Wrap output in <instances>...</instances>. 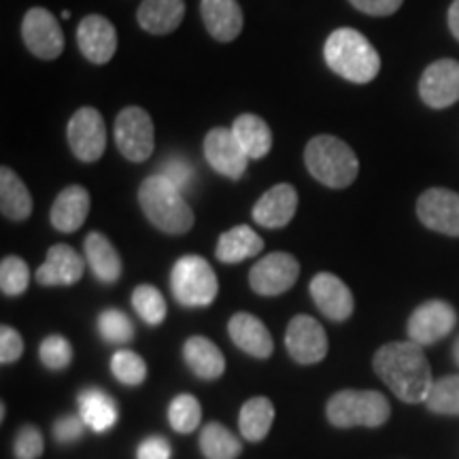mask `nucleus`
<instances>
[{
    "label": "nucleus",
    "mask_w": 459,
    "mask_h": 459,
    "mask_svg": "<svg viewBox=\"0 0 459 459\" xmlns=\"http://www.w3.org/2000/svg\"><path fill=\"white\" fill-rule=\"evenodd\" d=\"M170 445L162 436H149L139 446V459H170Z\"/></svg>",
    "instance_id": "c03bdc74"
},
{
    "label": "nucleus",
    "mask_w": 459,
    "mask_h": 459,
    "mask_svg": "<svg viewBox=\"0 0 459 459\" xmlns=\"http://www.w3.org/2000/svg\"><path fill=\"white\" fill-rule=\"evenodd\" d=\"M172 296L183 307H209L220 291L211 264L200 255H183L170 274Z\"/></svg>",
    "instance_id": "423d86ee"
},
{
    "label": "nucleus",
    "mask_w": 459,
    "mask_h": 459,
    "mask_svg": "<svg viewBox=\"0 0 459 459\" xmlns=\"http://www.w3.org/2000/svg\"><path fill=\"white\" fill-rule=\"evenodd\" d=\"M0 211L13 221H24L32 213V196L26 183L7 166L0 169Z\"/></svg>",
    "instance_id": "bb28decb"
},
{
    "label": "nucleus",
    "mask_w": 459,
    "mask_h": 459,
    "mask_svg": "<svg viewBox=\"0 0 459 459\" xmlns=\"http://www.w3.org/2000/svg\"><path fill=\"white\" fill-rule=\"evenodd\" d=\"M426 406L436 415H459V375H449L434 381Z\"/></svg>",
    "instance_id": "2f4dec72"
},
{
    "label": "nucleus",
    "mask_w": 459,
    "mask_h": 459,
    "mask_svg": "<svg viewBox=\"0 0 459 459\" xmlns=\"http://www.w3.org/2000/svg\"><path fill=\"white\" fill-rule=\"evenodd\" d=\"M90 192L82 186H68L57 194L54 206H51V226L60 232L71 234L77 232L79 228L83 226L85 220H88L90 213Z\"/></svg>",
    "instance_id": "412c9836"
},
{
    "label": "nucleus",
    "mask_w": 459,
    "mask_h": 459,
    "mask_svg": "<svg viewBox=\"0 0 459 459\" xmlns=\"http://www.w3.org/2000/svg\"><path fill=\"white\" fill-rule=\"evenodd\" d=\"M186 17L183 0H143L136 20L149 34H170L181 26Z\"/></svg>",
    "instance_id": "b1692460"
},
{
    "label": "nucleus",
    "mask_w": 459,
    "mask_h": 459,
    "mask_svg": "<svg viewBox=\"0 0 459 459\" xmlns=\"http://www.w3.org/2000/svg\"><path fill=\"white\" fill-rule=\"evenodd\" d=\"M304 164L315 179L332 189L349 187L359 172V160L353 149L332 134H319L308 141Z\"/></svg>",
    "instance_id": "20e7f679"
},
{
    "label": "nucleus",
    "mask_w": 459,
    "mask_h": 459,
    "mask_svg": "<svg viewBox=\"0 0 459 459\" xmlns=\"http://www.w3.org/2000/svg\"><path fill=\"white\" fill-rule=\"evenodd\" d=\"M160 175L164 179H169L177 189H181V192H186L194 183V169L183 156H172L164 160V164L160 166Z\"/></svg>",
    "instance_id": "ea45409f"
},
{
    "label": "nucleus",
    "mask_w": 459,
    "mask_h": 459,
    "mask_svg": "<svg viewBox=\"0 0 459 459\" xmlns=\"http://www.w3.org/2000/svg\"><path fill=\"white\" fill-rule=\"evenodd\" d=\"M298 277H300V264L296 257L285 251H274L251 268L249 285L260 296H281L294 287Z\"/></svg>",
    "instance_id": "1a4fd4ad"
},
{
    "label": "nucleus",
    "mask_w": 459,
    "mask_h": 459,
    "mask_svg": "<svg viewBox=\"0 0 459 459\" xmlns=\"http://www.w3.org/2000/svg\"><path fill=\"white\" fill-rule=\"evenodd\" d=\"M183 359L198 378L215 381L226 370V358L213 341L204 336H192L183 344Z\"/></svg>",
    "instance_id": "5701e85b"
},
{
    "label": "nucleus",
    "mask_w": 459,
    "mask_h": 459,
    "mask_svg": "<svg viewBox=\"0 0 459 459\" xmlns=\"http://www.w3.org/2000/svg\"><path fill=\"white\" fill-rule=\"evenodd\" d=\"M349 3L366 15L387 17V15H394L395 11L402 7L404 0H349Z\"/></svg>",
    "instance_id": "37998d69"
},
{
    "label": "nucleus",
    "mask_w": 459,
    "mask_h": 459,
    "mask_svg": "<svg viewBox=\"0 0 459 459\" xmlns=\"http://www.w3.org/2000/svg\"><path fill=\"white\" fill-rule=\"evenodd\" d=\"M325 415L334 428H378L392 415V406L375 389H342L328 400Z\"/></svg>",
    "instance_id": "39448f33"
},
{
    "label": "nucleus",
    "mask_w": 459,
    "mask_h": 459,
    "mask_svg": "<svg viewBox=\"0 0 459 459\" xmlns=\"http://www.w3.org/2000/svg\"><path fill=\"white\" fill-rule=\"evenodd\" d=\"M311 296L325 317L332 321H347L353 315V294L336 274L319 273L311 281Z\"/></svg>",
    "instance_id": "f3484780"
},
{
    "label": "nucleus",
    "mask_w": 459,
    "mask_h": 459,
    "mask_svg": "<svg viewBox=\"0 0 459 459\" xmlns=\"http://www.w3.org/2000/svg\"><path fill=\"white\" fill-rule=\"evenodd\" d=\"M111 370H113L115 378L128 387L141 385V383L147 378L145 359H143L139 353L128 351V349H122V351H117L113 355Z\"/></svg>",
    "instance_id": "f704fd0d"
},
{
    "label": "nucleus",
    "mask_w": 459,
    "mask_h": 459,
    "mask_svg": "<svg viewBox=\"0 0 459 459\" xmlns=\"http://www.w3.org/2000/svg\"><path fill=\"white\" fill-rule=\"evenodd\" d=\"M24 353V338L20 336V332L9 328V325H3L0 328V361L4 366L13 364L22 358Z\"/></svg>",
    "instance_id": "a19ab883"
},
{
    "label": "nucleus",
    "mask_w": 459,
    "mask_h": 459,
    "mask_svg": "<svg viewBox=\"0 0 459 459\" xmlns=\"http://www.w3.org/2000/svg\"><path fill=\"white\" fill-rule=\"evenodd\" d=\"M77 45L91 65H107L117 51V32L102 15H85L77 28Z\"/></svg>",
    "instance_id": "dca6fc26"
},
{
    "label": "nucleus",
    "mask_w": 459,
    "mask_h": 459,
    "mask_svg": "<svg viewBox=\"0 0 459 459\" xmlns=\"http://www.w3.org/2000/svg\"><path fill=\"white\" fill-rule=\"evenodd\" d=\"M200 419H203V409L194 395L181 394L170 402L169 421L175 432L192 434L200 426Z\"/></svg>",
    "instance_id": "72a5a7b5"
},
{
    "label": "nucleus",
    "mask_w": 459,
    "mask_h": 459,
    "mask_svg": "<svg viewBox=\"0 0 459 459\" xmlns=\"http://www.w3.org/2000/svg\"><path fill=\"white\" fill-rule=\"evenodd\" d=\"M232 132L237 136L240 147L245 149V153L249 160H260L268 156L273 147V132L271 126L264 122L262 117H257L254 113H245L240 117L234 119Z\"/></svg>",
    "instance_id": "cd10ccee"
},
{
    "label": "nucleus",
    "mask_w": 459,
    "mask_h": 459,
    "mask_svg": "<svg viewBox=\"0 0 459 459\" xmlns=\"http://www.w3.org/2000/svg\"><path fill=\"white\" fill-rule=\"evenodd\" d=\"M68 145L74 158L82 162H96L107 149V126L100 111L94 107H83L73 115L66 128Z\"/></svg>",
    "instance_id": "6e6552de"
},
{
    "label": "nucleus",
    "mask_w": 459,
    "mask_h": 459,
    "mask_svg": "<svg viewBox=\"0 0 459 459\" xmlns=\"http://www.w3.org/2000/svg\"><path fill=\"white\" fill-rule=\"evenodd\" d=\"M85 260H88L91 273L100 283L111 285L122 277V257H119L117 249H115L111 240L105 234L91 232L85 238Z\"/></svg>",
    "instance_id": "393cba45"
},
{
    "label": "nucleus",
    "mask_w": 459,
    "mask_h": 459,
    "mask_svg": "<svg viewBox=\"0 0 459 459\" xmlns=\"http://www.w3.org/2000/svg\"><path fill=\"white\" fill-rule=\"evenodd\" d=\"M200 451L206 459H237L243 453V443L226 426L211 421L200 432Z\"/></svg>",
    "instance_id": "7c9ffc66"
},
{
    "label": "nucleus",
    "mask_w": 459,
    "mask_h": 459,
    "mask_svg": "<svg viewBox=\"0 0 459 459\" xmlns=\"http://www.w3.org/2000/svg\"><path fill=\"white\" fill-rule=\"evenodd\" d=\"M449 28H451L453 37L459 41V0H455L449 9Z\"/></svg>",
    "instance_id": "a18cd8bd"
},
{
    "label": "nucleus",
    "mask_w": 459,
    "mask_h": 459,
    "mask_svg": "<svg viewBox=\"0 0 459 459\" xmlns=\"http://www.w3.org/2000/svg\"><path fill=\"white\" fill-rule=\"evenodd\" d=\"M421 223L446 237H459V194L445 187H432L417 200Z\"/></svg>",
    "instance_id": "ddd939ff"
},
{
    "label": "nucleus",
    "mask_w": 459,
    "mask_h": 459,
    "mask_svg": "<svg viewBox=\"0 0 459 459\" xmlns=\"http://www.w3.org/2000/svg\"><path fill=\"white\" fill-rule=\"evenodd\" d=\"M455 324L457 313L449 302L429 300L412 311L406 330H409V338L412 342L426 347V344H434L449 336Z\"/></svg>",
    "instance_id": "9b49d317"
},
{
    "label": "nucleus",
    "mask_w": 459,
    "mask_h": 459,
    "mask_svg": "<svg viewBox=\"0 0 459 459\" xmlns=\"http://www.w3.org/2000/svg\"><path fill=\"white\" fill-rule=\"evenodd\" d=\"M45 451L43 436L34 426H24L15 434L13 453L17 459H39Z\"/></svg>",
    "instance_id": "58836bf2"
},
{
    "label": "nucleus",
    "mask_w": 459,
    "mask_h": 459,
    "mask_svg": "<svg viewBox=\"0 0 459 459\" xmlns=\"http://www.w3.org/2000/svg\"><path fill=\"white\" fill-rule=\"evenodd\" d=\"M83 429H85V421L82 419V415H65L56 421L54 436H56L57 443L71 445V443H77V440L82 438Z\"/></svg>",
    "instance_id": "79ce46f5"
},
{
    "label": "nucleus",
    "mask_w": 459,
    "mask_h": 459,
    "mask_svg": "<svg viewBox=\"0 0 459 459\" xmlns=\"http://www.w3.org/2000/svg\"><path fill=\"white\" fill-rule=\"evenodd\" d=\"M22 39L32 56L41 60H56L65 51V34L56 15L43 7H34L22 22Z\"/></svg>",
    "instance_id": "9d476101"
},
{
    "label": "nucleus",
    "mask_w": 459,
    "mask_h": 459,
    "mask_svg": "<svg viewBox=\"0 0 459 459\" xmlns=\"http://www.w3.org/2000/svg\"><path fill=\"white\" fill-rule=\"evenodd\" d=\"M99 334L107 342L124 344L134 338V325L126 313L117 311V308H107L99 317Z\"/></svg>",
    "instance_id": "e433bc0d"
},
{
    "label": "nucleus",
    "mask_w": 459,
    "mask_h": 459,
    "mask_svg": "<svg viewBox=\"0 0 459 459\" xmlns=\"http://www.w3.org/2000/svg\"><path fill=\"white\" fill-rule=\"evenodd\" d=\"M30 283V268L17 255H7L0 262V290L7 296H20Z\"/></svg>",
    "instance_id": "c9c22d12"
},
{
    "label": "nucleus",
    "mask_w": 459,
    "mask_h": 459,
    "mask_svg": "<svg viewBox=\"0 0 459 459\" xmlns=\"http://www.w3.org/2000/svg\"><path fill=\"white\" fill-rule=\"evenodd\" d=\"M298 211V192L290 183H279L268 189L254 204V221L264 228H285Z\"/></svg>",
    "instance_id": "a211bd4d"
},
{
    "label": "nucleus",
    "mask_w": 459,
    "mask_h": 459,
    "mask_svg": "<svg viewBox=\"0 0 459 459\" xmlns=\"http://www.w3.org/2000/svg\"><path fill=\"white\" fill-rule=\"evenodd\" d=\"M79 415L94 432H107L117 421V404L102 389H85L77 398Z\"/></svg>",
    "instance_id": "c85d7f7f"
},
{
    "label": "nucleus",
    "mask_w": 459,
    "mask_h": 459,
    "mask_svg": "<svg viewBox=\"0 0 459 459\" xmlns=\"http://www.w3.org/2000/svg\"><path fill=\"white\" fill-rule=\"evenodd\" d=\"M274 421V404L268 398H251L240 409L238 428L245 440L260 443L271 432Z\"/></svg>",
    "instance_id": "c756f323"
},
{
    "label": "nucleus",
    "mask_w": 459,
    "mask_h": 459,
    "mask_svg": "<svg viewBox=\"0 0 459 459\" xmlns=\"http://www.w3.org/2000/svg\"><path fill=\"white\" fill-rule=\"evenodd\" d=\"M200 13L215 41L230 43L243 32V9L237 0H203Z\"/></svg>",
    "instance_id": "4be33fe9"
},
{
    "label": "nucleus",
    "mask_w": 459,
    "mask_h": 459,
    "mask_svg": "<svg viewBox=\"0 0 459 459\" xmlns=\"http://www.w3.org/2000/svg\"><path fill=\"white\" fill-rule=\"evenodd\" d=\"M115 143L130 162H145L156 147L152 115L141 107H126L115 119Z\"/></svg>",
    "instance_id": "0eeeda50"
},
{
    "label": "nucleus",
    "mask_w": 459,
    "mask_h": 459,
    "mask_svg": "<svg viewBox=\"0 0 459 459\" xmlns=\"http://www.w3.org/2000/svg\"><path fill=\"white\" fill-rule=\"evenodd\" d=\"M39 355L45 368L49 370H65L73 361V347L65 336L54 334L48 336L39 347Z\"/></svg>",
    "instance_id": "4c0bfd02"
},
{
    "label": "nucleus",
    "mask_w": 459,
    "mask_h": 459,
    "mask_svg": "<svg viewBox=\"0 0 459 459\" xmlns=\"http://www.w3.org/2000/svg\"><path fill=\"white\" fill-rule=\"evenodd\" d=\"M132 307L149 325H160L166 319V300L153 285H139L132 291Z\"/></svg>",
    "instance_id": "473e14b6"
},
{
    "label": "nucleus",
    "mask_w": 459,
    "mask_h": 459,
    "mask_svg": "<svg viewBox=\"0 0 459 459\" xmlns=\"http://www.w3.org/2000/svg\"><path fill=\"white\" fill-rule=\"evenodd\" d=\"M324 56L332 71L351 83H368L381 71L378 51L353 28H338L332 32L325 41Z\"/></svg>",
    "instance_id": "f03ea898"
},
{
    "label": "nucleus",
    "mask_w": 459,
    "mask_h": 459,
    "mask_svg": "<svg viewBox=\"0 0 459 459\" xmlns=\"http://www.w3.org/2000/svg\"><path fill=\"white\" fill-rule=\"evenodd\" d=\"M204 158L211 169L228 177V179H240L247 170L249 156L240 147L237 136L228 128H213L204 139Z\"/></svg>",
    "instance_id": "4468645a"
},
{
    "label": "nucleus",
    "mask_w": 459,
    "mask_h": 459,
    "mask_svg": "<svg viewBox=\"0 0 459 459\" xmlns=\"http://www.w3.org/2000/svg\"><path fill=\"white\" fill-rule=\"evenodd\" d=\"M453 359H455V364L459 366V338L455 341V344H453Z\"/></svg>",
    "instance_id": "49530a36"
},
{
    "label": "nucleus",
    "mask_w": 459,
    "mask_h": 459,
    "mask_svg": "<svg viewBox=\"0 0 459 459\" xmlns=\"http://www.w3.org/2000/svg\"><path fill=\"white\" fill-rule=\"evenodd\" d=\"M264 251V240L249 226H237L223 232L217 240L215 255L223 264H238Z\"/></svg>",
    "instance_id": "a878e982"
},
{
    "label": "nucleus",
    "mask_w": 459,
    "mask_h": 459,
    "mask_svg": "<svg viewBox=\"0 0 459 459\" xmlns=\"http://www.w3.org/2000/svg\"><path fill=\"white\" fill-rule=\"evenodd\" d=\"M83 271V257L73 247L54 245L48 251V260L37 271V281L43 287H68L82 281Z\"/></svg>",
    "instance_id": "6ab92c4d"
},
{
    "label": "nucleus",
    "mask_w": 459,
    "mask_h": 459,
    "mask_svg": "<svg viewBox=\"0 0 459 459\" xmlns=\"http://www.w3.org/2000/svg\"><path fill=\"white\" fill-rule=\"evenodd\" d=\"M228 334L240 351L257 359H268L274 351L271 332L255 315L237 313L228 321Z\"/></svg>",
    "instance_id": "aec40b11"
},
{
    "label": "nucleus",
    "mask_w": 459,
    "mask_h": 459,
    "mask_svg": "<svg viewBox=\"0 0 459 459\" xmlns=\"http://www.w3.org/2000/svg\"><path fill=\"white\" fill-rule=\"evenodd\" d=\"M285 347L298 364H319L328 355V336L319 321L308 315H296L285 332Z\"/></svg>",
    "instance_id": "f8f14e48"
},
{
    "label": "nucleus",
    "mask_w": 459,
    "mask_h": 459,
    "mask_svg": "<svg viewBox=\"0 0 459 459\" xmlns=\"http://www.w3.org/2000/svg\"><path fill=\"white\" fill-rule=\"evenodd\" d=\"M139 203L147 220L166 234H186L194 226L192 206L186 203L183 192L160 172L143 181Z\"/></svg>",
    "instance_id": "7ed1b4c3"
},
{
    "label": "nucleus",
    "mask_w": 459,
    "mask_h": 459,
    "mask_svg": "<svg viewBox=\"0 0 459 459\" xmlns=\"http://www.w3.org/2000/svg\"><path fill=\"white\" fill-rule=\"evenodd\" d=\"M372 368L385 385L406 404H426L434 378L421 344L395 341L383 344L375 353Z\"/></svg>",
    "instance_id": "f257e3e1"
},
{
    "label": "nucleus",
    "mask_w": 459,
    "mask_h": 459,
    "mask_svg": "<svg viewBox=\"0 0 459 459\" xmlns=\"http://www.w3.org/2000/svg\"><path fill=\"white\" fill-rule=\"evenodd\" d=\"M421 100L432 108H446L459 100V62L438 60L429 65L419 82Z\"/></svg>",
    "instance_id": "2eb2a0df"
}]
</instances>
